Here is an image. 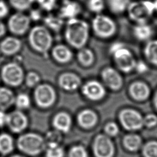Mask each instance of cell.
I'll return each mask as SVG.
<instances>
[{
    "mask_svg": "<svg viewBox=\"0 0 157 157\" xmlns=\"http://www.w3.org/2000/svg\"><path fill=\"white\" fill-rule=\"evenodd\" d=\"M90 34V27L84 20L74 18L68 20L65 30V38L72 47L80 49L86 45Z\"/></svg>",
    "mask_w": 157,
    "mask_h": 157,
    "instance_id": "obj_1",
    "label": "cell"
},
{
    "mask_svg": "<svg viewBox=\"0 0 157 157\" xmlns=\"http://www.w3.org/2000/svg\"><path fill=\"white\" fill-rule=\"evenodd\" d=\"M110 53L121 71L128 73L134 70L137 60L124 44L121 42L113 44L110 48Z\"/></svg>",
    "mask_w": 157,
    "mask_h": 157,
    "instance_id": "obj_2",
    "label": "cell"
},
{
    "mask_svg": "<svg viewBox=\"0 0 157 157\" xmlns=\"http://www.w3.org/2000/svg\"><path fill=\"white\" fill-rule=\"evenodd\" d=\"M17 145L20 151L29 156L38 155L47 147L44 137L33 132L25 133L19 136Z\"/></svg>",
    "mask_w": 157,
    "mask_h": 157,
    "instance_id": "obj_3",
    "label": "cell"
},
{
    "mask_svg": "<svg viewBox=\"0 0 157 157\" xmlns=\"http://www.w3.org/2000/svg\"><path fill=\"white\" fill-rule=\"evenodd\" d=\"M28 40L31 47L36 52L45 54L50 49L52 37L48 29L43 26H36L29 33Z\"/></svg>",
    "mask_w": 157,
    "mask_h": 157,
    "instance_id": "obj_4",
    "label": "cell"
},
{
    "mask_svg": "<svg viewBox=\"0 0 157 157\" xmlns=\"http://www.w3.org/2000/svg\"><path fill=\"white\" fill-rule=\"evenodd\" d=\"M129 18L136 23H147L155 12L154 1L142 0L131 2L126 9Z\"/></svg>",
    "mask_w": 157,
    "mask_h": 157,
    "instance_id": "obj_5",
    "label": "cell"
},
{
    "mask_svg": "<svg viewBox=\"0 0 157 157\" xmlns=\"http://www.w3.org/2000/svg\"><path fill=\"white\" fill-rule=\"evenodd\" d=\"M92 29L97 36L109 38L115 34L117 26L110 17L98 13L92 20Z\"/></svg>",
    "mask_w": 157,
    "mask_h": 157,
    "instance_id": "obj_6",
    "label": "cell"
},
{
    "mask_svg": "<svg viewBox=\"0 0 157 157\" xmlns=\"http://www.w3.org/2000/svg\"><path fill=\"white\" fill-rule=\"evenodd\" d=\"M1 77L6 85L10 86H18L25 79L23 69L17 63H9L2 67Z\"/></svg>",
    "mask_w": 157,
    "mask_h": 157,
    "instance_id": "obj_7",
    "label": "cell"
},
{
    "mask_svg": "<svg viewBox=\"0 0 157 157\" xmlns=\"http://www.w3.org/2000/svg\"><path fill=\"white\" fill-rule=\"evenodd\" d=\"M34 98L39 107L46 109L53 105L56 101V93L51 85L45 83L39 84L35 88Z\"/></svg>",
    "mask_w": 157,
    "mask_h": 157,
    "instance_id": "obj_8",
    "label": "cell"
},
{
    "mask_svg": "<svg viewBox=\"0 0 157 157\" xmlns=\"http://www.w3.org/2000/svg\"><path fill=\"white\" fill-rule=\"evenodd\" d=\"M122 126L129 131H136L144 126V117L137 110L132 109L122 110L118 115Z\"/></svg>",
    "mask_w": 157,
    "mask_h": 157,
    "instance_id": "obj_9",
    "label": "cell"
},
{
    "mask_svg": "<svg viewBox=\"0 0 157 157\" xmlns=\"http://www.w3.org/2000/svg\"><path fill=\"white\" fill-rule=\"evenodd\" d=\"M92 149L95 157H113L115 154L113 143L105 134H98L94 138Z\"/></svg>",
    "mask_w": 157,
    "mask_h": 157,
    "instance_id": "obj_10",
    "label": "cell"
},
{
    "mask_svg": "<svg viewBox=\"0 0 157 157\" xmlns=\"http://www.w3.org/2000/svg\"><path fill=\"white\" fill-rule=\"evenodd\" d=\"M31 23L29 16L18 12L12 15L8 20L7 26L9 31L15 35H22L27 32Z\"/></svg>",
    "mask_w": 157,
    "mask_h": 157,
    "instance_id": "obj_11",
    "label": "cell"
},
{
    "mask_svg": "<svg viewBox=\"0 0 157 157\" xmlns=\"http://www.w3.org/2000/svg\"><path fill=\"white\" fill-rule=\"evenodd\" d=\"M28 120L21 110H17L7 114L6 126L14 133H20L28 127Z\"/></svg>",
    "mask_w": 157,
    "mask_h": 157,
    "instance_id": "obj_12",
    "label": "cell"
},
{
    "mask_svg": "<svg viewBox=\"0 0 157 157\" xmlns=\"http://www.w3.org/2000/svg\"><path fill=\"white\" fill-rule=\"evenodd\" d=\"M82 93L88 99L97 101L105 96V90L101 82L97 80H90L82 86Z\"/></svg>",
    "mask_w": 157,
    "mask_h": 157,
    "instance_id": "obj_13",
    "label": "cell"
},
{
    "mask_svg": "<svg viewBox=\"0 0 157 157\" xmlns=\"http://www.w3.org/2000/svg\"><path fill=\"white\" fill-rule=\"evenodd\" d=\"M101 77L105 85L113 91L119 90L123 86V78L120 73L113 67H107L104 69Z\"/></svg>",
    "mask_w": 157,
    "mask_h": 157,
    "instance_id": "obj_14",
    "label": "cell"
},
{
    "mask_svg": "<svg viewBox=\"0 0 157 157\" xmlns=\"http://www.w3.org/2000/svg\"><path fill=\"white\" fill-rule=\"evenodd\" d=\"M129 93L131 97L136 101H146L150 95V88L144 82L137 80L129 86Z\"/></svg>",
    "mask_w": 157,
    "mask_h": 157,
    "instance_id": "obj_15",
    "label": "cell"
},
{
    "mask_svg": "<svg viewBox=\"0 0 157 157\" xmlns=\"http://www.w3.org/2000/svg\"><path fill=\"white\" fill-rule=\"evenodd\" d=\"M59 86L67 91H73L78 89L81 85L80 77L73 72L63 73L58 78Z\"/></svg>",
    "mask_w": 157,
    "mask_h": 157,
    "instance_id": "obj_16",
    "label": "cell"
},
{
    "mask_svg": "<svg viewBox=\"0 0 157 157\" xmlns=\"http://www.w3.org/2000/svg\"><path fill=\"white\" fill-rule=\"evenodd\" d=\"M52 124L55 129L60 132H68L72 126V119L69 114L65 112L56 113L53 118Z\"/></svg>",
    "mask_w": 157,
    "mask_h": 157,
    "instance_id": "obj_17",
    "label": "cell"
},
{
    "mask_svg": "<svg viewBox=\"0 0 157 157\" xmlns=\"http://www.w3.org/2000/svg\"><path fill=\"white\" fill-rule=\"evenodd\" d=\"M81 12V6L76 1L72 0H66L62 4L59 15L63 18L68 20L77 18Z\"/></svg>",
    "mask_w": 157,
    "mask_h": 157,
    "instance_id": "obj_18",
    "label": "cell"
},
{
    "mask_svg": "<svg viewBox=\"0 0 157 157\" xmlns=\"http://www.w3.org/2000/svg\"><path fill=\"white\" fill-rule=\"evenodd\" d=\"M21 47V41L17 37L9 36L0 43V51L2 54L11 56L16 54Z\"/></svg>",
    "mask_w": 157,
    "mask_h": 157,
    "instance_id": "obj_19",
    "label": "cell"
},
{
    "mask_svg": "<svg viewBox=\"0 0 157 157\" xmlns=\"http://www.w3.org/2000/svg\"><path fill=\"white\" fill-rule=\"evenodd\" d=\"M77 122L82 128L90 129L96 124L98 115L93 110L85 109L78 114Z\"/></svg>",
    "mask_w": 157,
    "mask_h": 157,
    "instance_id": "obj_20",
    "label": "cell"
},
{
    "mask_svg": "<svg viewBox=\"0 0 157 157\" xmlns=\"http://www.w3.org/2000/svg\"><path fill=\"white\" fill-rule=\"evenodd\" d=\"M52 55L54 59L60 63H68L72 58V53L70 48L63 44L55 46L52 49Z\"/></svg>",
    "mask_w": 157,
    "mask_h": 157,
    "instance_id": "obj_21",
    "label": "cell"
},
{
    "mask_svg": "<svg viewBox=\"0 0 157 157\" xmlns=\"http://www.w3.org/2000/svg\"><path fill=\"white\" fill-rule=\"evenodd\" d=\"M152 34V28L147 23H137L133 28V34L140 41H147L149 40Z\"/></svg>",
    "mask_w": 157,
    "mask_h": 157,
    "instance_id": "obj_22",
    "label": "cell"
},
{
    "mask_svg": "<svg viewBox=\"0 0 157 157\" xmlns=\"http://www.w3.org/2000/svg\"><path fill=\"white\" fill-rule=\"evenodd\" d=\"M15 96L13 91L7 87H0V109L5 111L15 102Z\"/></svg>",
    "mask_w": 157,
    "mask_h": 157,
    "instance_id": "obj_23",
    "label": "cell"
},
{
    "mask_svg": "<svg viewBox=\"0 0 157 157\" xmlns=\"http://www.w3.org/2000/svg\"><path fill=\"white\" fill-rule=\"evenodd\" d=\"M144 53L147 61L151 64L157 66V39L150 40L146 43Z\"/></svg>",
    "mask_w": 157,
    "mask_h": 157,
    "instance_id": "obj_24",
    "label": "cell"
},
{
    "mask_svg": "<svg viewBox=\"0 0 157 157\" xmlns=\"http://www.w3.org/2000/svg\"><path fill=\"white\" fill-rule=\"evenodd\" d=\"M13 139L12 137L7 133H1L0 134V154L7 155L13 150Z\"/></svg>",
    "mask_w": 157,
    "mask_h": 157,
    "instance_id": "obj_25",
    "label": "cell"
},
{
    "mask_svg": "<svg viewBox=\"0 0 157 157\" xmlns=\"http://www.w3.org/2000/svg\"><path fill=\"white\" fill-rule=\"evenodd\" d=\"M123 144L129 151H136L140 147L141 139L136 134H128L123 138Z\"/></svg>",
    "mask_w": 157,
    "mask_h": 157,
    "instance_id": "obj_26",
    "label": "cell"
},
{
    "mask_svg": "<svg viewBox=\"0 0 157 157\" xmlns=\"http://www.w3.org/2000/svg\"><path fill=\"white\" fill-rule=\"evenodd\" d=\"M77 58L80 64L84 66H90L94 61L93 52L89 48H82L78 52Z\"/></svg>",
    "mask_w": 157,
    "mask_h": 157,
    "instance_id": "obj_27",
    "label": "cell"
},
{
    "mask_svg": "<svg viewBox=\"0 0 157 157\" xmlns=\"http://www.w3.org/2000/svg\"><path fill=\"white\" fill-rule=\"evenodd\" d=\"M110 10L115 13H120L126 10L131 0H106Z\"/></svg>",
    "mask_w": 157,
    "mask_h": 157,
    "instance_id": "obj_28",
    "label": "cell"
},
{
    "mask_svg": "<svg viewBox=\"0 0 157 157\" xmlns=\"http://www.w3.org/2000/svg\"><path fill=\"white\" fill-rule=\"evenodd\" d=\"M44 23L48 28L52 29L53 31H58L62 27L63 24V18L59 15H49L45 17L44 20Z\"/></svg>",
    "mask_w": 157,
    "mask_h": 157,
    "instance_id": "obj_29",
    "label": "cell"
},
{
    "mask_svg": "<svg viewBox=\"0 0 157 157\" xmlns=\"http://www.w3.org/2000/svg\"><path fill=\"white\" fill-rule=\"evenodd\" d=\"M61 133V132L55 129L54 131H48L44 138L47 147L60 145V142L62 140Z\"/></svg>",
    "mask_w": 157,
    "mask_h": 157,
    "instance_id": "obj_30",
    "label": "cell"
},
{
    "mask_svg": "<svg viewBox=\"0 0 157 157\" xmlns=\"http://www.w3.org/2000/svg\"><path fill=\"white\" fill-rule=\"evenodd\" d=\"M14 104L20 110L27 109L31 105L30 98L26 93H20L17 96H15Z\"/></svg>",
    "mask_w": 157,
    "mask_h": 157,
    "instance_id": "obj_31",
    "label": "cell"
},
{
    "mask_svg": "<svg viewBox=\"0 0 157 157\" xmlns=\"http://www.w3.org/2000/svg\"><path fill=\"white\" fill-rule=\"evenodd\" d=\"M35 1L36 0H9V2L12 7L19 12H22L31 7Z\"/></svg>",
    "mask_w": 157,
    "mask_h": 157,
    "instance_id": "obj_32",
    "label": "cell"
},
{
    "mask_svg": "<svg viewBox=\"0 0 157 157\" xmlns=\"http://www.w3.org/2000/svg\"><path fill=\"white\" fill-rule=\"evenodd\" d=\"M64 150L60 145L47 147L45 149V157H64Z\"/></svg>",
    "mask_w": 157,
    "mask_h": 157,
    "instance_id": "obj_33",
    "label": "cell"
},
{
    "mask_svg": "<svg viewBox=\"0 0 157 157\" xmlns=\"http://www.w3.org/2000/svg\"><path fill=\"white\" fill-rule=\"evenodd\" d=\"M143 154L145 157H157V142L147 143L143 148Z\"/></svg>",
    "mask_w": 157,
    "mask_h": 157,
    "instance_id": "obj_34",
    "label": "cell"
},
{
    "mask_svg": "<svg viewBox=\"0 0 157 157\" xmlns=\"http://www.w3.org/2000/svg\"><path fill=\"white\" fill-rule=\"evenodd\" d=\"M68 157H88L85 148L80 145L73 146L68 152Z\"/></svg>",
    "mask_w": 157,
    "mask_h": 157,
    "instance_id": "obj_35",
    "label": "cell"
},
{
    "mask_svg": "<svg viewBox=\"0 0 157 157\" xmlns=\"http://www.w3.org/2000/svg\"><path fill=\"white\" fill-rule=\"evenodd\" d=\"M25 80L26 85L29 88H33L36 87L39 85L40 78L37 73L31 71L27 74L25 78Z\"/></svg>",
    "mask_w": 157,
    "mask_h": 157,
    "instance_id": "obj_36",
    "label": "cell"
},
{
    "mask_svg": "<svg viewBox=\"0 0 157 157\" xmlns=\"http://www.w3.org/2000/svg\"><path fill=\"white\" fill-rule=\"evenodd\" d=\"M87 4L90 10L97 13L101 12L105 7L104 0H88Z\"/></svg>",
    "mask_w": 157,
    "mask_h": 157,
    "instance_id": "obj_37",
    "label": "cell"
},
{
    "mask_svg": "<svg viewBox=\"0 0 157 157\" xmlns=\"http://www.w3.org/2000/svg\"><path fill=\"white\" fill-rule=\"evenodd\" d=\"M104 132L109 137L116 136L119 132V127L115 122H109L104 126Z\"/></svg>",
    "mask_w": 157,
    "mask_h": 157,
    "instance_id": "obj_38",
    "label": "cell"
},
{
    "mask_svg": "<svg viewBox=\"0 0 157 157\" xmlns=\"http://www.w3.org/2000/svg\"><path fill=\"white\" fill-rule=\"evenodd\" d=\"M35 1L42 9L48 12L52 10L56 5V0H36Z\"/></svg>",
    "mask_w": 157,
    "mask_h": 157,
    "instance_id": "obj_39",
    "label": "cell"
},
{
    "mask_svg": "<svg viewBox=\"0 0 157 157\" xmlns=\"http://www.w3.org/2000/svg\"><path fill=\"white\" fill-rule=\"evenodd\" d=\"M157 124V116L153 113L147 114L144 117V126L152 128Z\"/></svg>",
    "mask_w": 157,
    "mask_h": 157,
    "instance_id": "obj_40",
    "label": "cell"
},
{
    "mask_svg": "<svg viewBox=\"0 0 157 157\" xmlns=\"http://www.w3.org/2000/svg\"><path fill=\"white\" fill-rule=\"evenodd\" d=\"M134 70L137 71L139 74H143L148 71V67L147 63L144 61H137Z\"/></svg>",
    "mask_w": 157,
    "mask_h": 157,
    "instance_id": "obj_41",
    "label": "cell"
},
{
    "mask_svg": "<svg viewBox=\"0 0 157 157\" xmlns=\"http://www.w3.org/2000/svg\"><path fill=\"white\" fill-rule=\"evenodd\" d=\"M9 12V7L6 2L3 0H0V18L5 17Z\"/></svg>",
    "mask_w": 157,
    "mask_h": 157,
    "instance_id": "obj_42",
    "label": "cell"
},
{
    "mask_svg": "<svg viewBox=\"0 0 157 157\" xmlns=\"http://www.w3.org/2000/svg\"><path fill=\"white\" fill-rule=\"evenodd\" d=\"M29 17L30 18V19L33 20H39L40 18H41V13L40 11L39 10H33L31 11Z\"/></svg>",
    "mask_w": 157,
    "mask_h": 157,
    "instance_id": "obj_43",
    "label": "cell"
},
{
    "mask_svg": "<svg viewBox=\"0 0 157 157\" xmlns=\"http://www.w3.org/2000/svg\"><path fill=\"white\" fill-rule=\"evenodd\" d=\"M7 114L4 111L0 109V128H2L6 125Z\"/></svg>",
    "mask_w": 157,
    "mask_h": 157,
    "instance_id": "obj_44",
    "label": "cell"
},
{
    "mask_svg": "<svg viewBox=\"0 0 157 157\" xmlns=\"http://www.w3.org/2000/svg\"><path fill=\"white\" fill-rule=\"evenodd\" d=\"M6 33V27L5 25L0 21V37H2Z\"/></svg>",
    "mask_w": 157,
    "mask_h": 157,
    "instance_id": "obj_45",
    "label": "cell"
},
{
    "mask_svg": "<svg viewBox=\"0 0 157 157\" xmlns=\"http://www.w3.org/2000/svg\"><path fill=\"white\" fill-rule=\"evenodd\" d=\"M153 104L154 106L156 109V110H157V91L156 92V93L154 95V98H153Z\"/></svg>",
    "mask_w": 157,
    "mask_h": 157,
    "instance_id": "obj_46",
    "label": "cell"
},
{
    "mask_svg": "<svg viewBox=\"0 0 157 157\" xmlns=\"http://www.w3.org/2000/svg\"><path fill=\"white\" fill-rule=\"evenodd\" d=\"M9 157H25L24 156H22V155H12Z\"/></svg>",
    "mask_w": 157,
    "mask_h": 157,
    "instance_id": "obj_47",
    "label": "cell"
},
{
    "mask_svg": "<svg viewBox=\"0 0 157 157\" xmlns=\"http://www.w3.org/2000/svg\"><path fill=\"white\" fill-rule=\"evenodd\" d=\"M154 3H155V12H157V0H155L154 1Z\"/></svg>",
    "mask_w": 157,
    "mask_h": 157,
    "instance_id": "obj_48",
    "label": "cell"
},
{
    "mask_svg": "<svg viewBox=\"0 0 157 157\" xmlns=\"http://www.w3.org/2000/svg\"><path fill=\"white\" fill-rule=\"evenodd\" d=\"M0 53H1V51H0Z\"/></svg>",
    "mask_w": 157,
    "mask_h": 157,
    "instance_id": "obj_49",
    "label": "cell"
}]
</instances>
